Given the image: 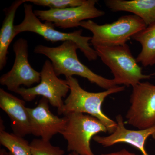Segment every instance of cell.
Segmentation results:
<instances>
[{"label": "cell", "instance_id": "obj_7", "mask_svg": "<svg viewBox=\"0 0 155 155\" xmlns=\"http://www.w3.org/2000/svg\"><path fill=\"white\" fill-rule=\"evenodd\" d=\"M40 73L41 81L36 86L30 88L20 87L16 93L27 102L31 101L36 97L41 96L47 99L51 105L58 109L59 115H62L64 104L63 99L67 97L70 91L67 80L58 77L49 60L45 61Z\"/></svg>", "mask_w": 155, "mask_h": 155}, {"label": "cell", "instance_id": "obj_13", "mask_svg": "<svg viewBox=\"0 0 155 155\" xmlns=\"http://www.w3.org/2000/svg\"><path fill=\"white\" fill-rule=\"evenodd\" d=\"M25 101L0 89V108L8 115L13 133L24 137L31 134L30 118Z\"/></svg>", "mask_w": 155, "mask_h": 155}, {"label": "cell", "instance_id": "obj_19", "mask_svg": "<svg viewBox=\"0 0 155 155\" xmlns=\"http://www.w3.org/2000/svg\"><path fill=\"white\" fill-rule=\"evenodd\" d=\"M85 0H26V2L34 5L48 7L51 10H61L78 7L83 4Z\"/></svg>", "mask_w": 155, "mask_h": 155}, {"label": "cell", "instance_id": "obj_22", "mask_svg": "<svg viewBox=\"0 0 155 155\" xmlns=\"http://www.w3.org/2000/svg\"><path fill=\"white\" fill-rule=\"evenodd\" d=\"M67 155H79L78 154L76 153L75 152H71L69 154Z\"/></svg>", "mask_w": 155, "mask_h": 155}, {"label": "cell", "instance_id": "obj_8", "mask_svg": "<svg viewBox=\"0 0 155 155\" xmlns=\"http://www.w3.org/2000/svg\"><path fill=\"white\" fill-rule=\"evenodd\" d=\"M130 106L126 114L129 125L138 130L155 126V85L140 82L132 87Z\"/></svg>", "mask_w": 155, "mask_h": 155}, {"label": "cell", "instance_id": "obj_14", "mask_svg": "<svg viewBox=\"0 0 155 155\" xmlns=\"http://www.w3.org/2000/svg\"><path fill=\"white\" fill-rule=\"evenodd\" d=\"M104 2L114 12L133 13L140 18L147 26L155 22V0H106Z\"/></svg>", "mask_w": 155, "mask_h": 155}, {"label": "cell", "instance_id": "obj_2", "mask_svg": "<svg viewBox=\"0 0 155 155\" xmlns=\"http://www.w3.org/2000/svg\"><path fill=\"white\" fill-rule=\"evenodd\" d=\"M69 87V94L64 101L62 114L64 116L74 113L87 114L99 120L110 134L117 126V122L104 114L102 106L108 96L124 91L125 86H117L105 91L91 92L81 87L78 80L73 77L66 78Z\"/></svg>", "mask_w": 155, "mask_h": 155}, {"label": "cell", "instance_id": "obj_9", "mask_svg": "<svg viewBox=\"0 0 155 155\" xmlns=\"http://www.w3.org/2000/svg\"><path fill=\"white\" fill-rule=\"evenodd\" d=\"M15 58L10 71L2 75L0 84L10 91L16 93L21 85L30 88L41 81L40 72L31 66L28 60V44L27 40L18 39L13 45Z\"/></svg>", "mask_w": 155, "mask_h": 155}, {"label": "cell", "instance_id": "obj_20", "mask_svg": "<svg viewBox=\"0 0 155 155\" xmlns=\"http://www.w3.org/2000/svg\"><path fill=\"white\" fill-rule=\"evenodd\" d=\"M100 155H139L134 153L130 152L127 150L122 149L118 151L115 152L103 154Z\"/></svg>", "mask_w": 155, "mask_h": 155}, {"label": "cell", "instance_id": "obj_1", "mask_svg": "<svg viewBox=\"0 0 155 155\" xmlns=\"http://www.w3.org/2000/svg\"><path fill=\"white\" fill-rule=\"evenodd\" d=\"M78 49L79 47L75 42L69 41L54 47L38 45L35 48L34 52L49 58L58 76L64 75L67 78L78 75L86 78L91 83L106 90L118 86L114 79L98 75L81 63L77 54Z\"/></svg>", "mask_w": 155, "mask_h": 155}, {"label": "cell", "instance_id": "obj_4", "mask_svg": "<svg viewBox=\"0 0 155 155\" xmlns=\"http://www.w3.org/2000/svg\"><path fill=\"white\" fill-rule=\"evenodd\" d=\"M24 19L20 24L14 26L15 36L25 31L37 34L46 40L52 42L72 41L78 45L79 49L89 61H95L97 58L96 51L91 46L89 41L91 37L82 35V30H76L69 33L61 32L54 28L51 22H42L37 17L31 4L24 5Z\"/></svg>", "mask_w": 155, "mask_h": 155}, {"label": "cell", "instance_id": "obj_15", "mask_svg": "<svg viewBox=\"0 0 155 155\" xmlns=\"http://www.w3.org/2000/svg\"><path fill=\"white\" fill-rule=\"evenodd\" d=\"M26 2V0H16L8 8L4 9L5 18L0 31V70L7 64V55L11 43L16 37L14 33V20L17 9Z\"/></svg>", "mask_w": 155, "mask_h": 155}, {"label": "cell", "instance_id": "obj_17", "mask_svg": "<svg viewBox=\"0 0 155 155\" xmlns=\"http://www.w3.org/2000/svg\"><path fill=\"white\" fill-rule=\"evenodd\" d=\"M0 143L11 155H31L30 143L23 137L4 129L0 130Z\"/></svg>", "mask_w": 155, "mask_h": 155}, {"label": "cell", "instance_id": "obj_6", "mask_svg": "<svg viewBox=\"0 0 155 155\" xmlns=\"http://www.w3.org/2000/svg\"><path fill=\"white\" fill-rule=\"evenodd\" d=\"M64 116L67 123L61 134L67 140L68 152L79 155H94L91 148V140L100 132H108L106 126L87 114L74 113Z\"/></svg>", "mask_w": 155, "mask_h": 155}, {"label": "cell", "instance_id": "obj_11", "mask_svg": "<svg viewBox=\"0 0 155 155\" xmlns=\"http://www.w3.org/2000/svg\"><path fill=\"white\" fill-rule=\"evenodd\" d=\"M48 101L42 97L34 108H27L30 118L31 134L50 141L54 135L61 134L67 123L64 116L60 118L50 110Z\"/></svg>", "mask_w": 155, "mask_h": 155}, {"label": "cell", "instance_id": "obj_5", "mask_svg": "<svg viewBox=\"0 0 155 155\" xmlns=\"http://www.w3.org/2000/svg\"><path fill=\"white\" fill-rule=\"evenodd\" d=\"M80 26L92 33L91 40L93 46H115L126 44L127 41L147 25L139 17L134 15L122 16L117 21L99 25L92 20L82 21Z\"/></svg>", "mask_w": 155, "mask_h": 155}, {"label": "cell", "instance_id": "obj_23", "mask_svg": "<svg viewBox=\"0 0 155 155\" xmlns=\"http://www.w3.org/2000/svg\"><path fill=\"white\" fill-rule=\"evenodd\" d=\"M153 138L155 140V134L153 136Z\"/></svg>", "mask_w": 155, "mask_h": 155}, {"label": "cell", "instance_id": "obj_3", "mask_svg": "<svg viewBox=\"0 0 155 155\" xmlns=\"http://www.w3.org/2000/svg\"><path fill=\"white\" fill-rule=\"evenodd\" d=\"M98 57L107 66L114 75L116 85L134 86L141 81L150 79L153 75H145L132 55L127 44L105 46L93 47Z\"/></svg>", "mask_w": 155, "mask_h": 155}, {"label": "cell", "instance_id": "obj_12", "mask_svg": "<svg viewBox=\"0 0 155 155\" xmlns=\"http://www.w3.org/2000/svg\"><path fill=\"white\" fill-rule=\"evenodd\" d=\"M117 126L114 132L107 136L96 135L93 139L104 147L112 146L121 143H127L140 151L142 155H150L145 148L147 139L155 134V126L143 130H132L125 127L121 115L116 116Z\"/></svg>", "mask_w": 155, "mask_h": 155}, {"label": "cell", "instance_id": "obj_18", "mask_svg": "<svg viewBox=\"0 0 155 155\" xmlns=\"http://www.w3.org/2000/svg\"><path fill=\"white\" fill-rule=\"evenodd\" d=\"M31 155H64L65 152L60 147L54 146L49 140L34 139L30 143Z\"/></svg>", "mask_w": 155, "mask_h": 155}, {"label": "cell", "instance_id": "obj_16", "mask_svg": "<svg viewBox=\"0 0 155 155\" xmlns=\"http://www.w3.org/2000/svg\"><path fill=\"white\" fill-rule=\"evenodd\" d=\"M132 38L141 45V51L136 58L137 63L144 67L155 65V22L136 34Z\"/></svg>", "mask_w": 155, "mask_h": 155}, {"label": "cell", "instance_id": "obj_21", "mask_svg": "<svg viewBox=\"0 0 155 155\" xmlns=\"http://www.w3.org/2000/svg\"><path fill=\"white\" fill-rule=\"evenodd\" d=\"M0 155H11L10 153L8 152L5 150L2 149L0 150Z\"/></svg>", "mask_w": 155, "mask_h": 155}, {"label": "cell", "instance_id": "obj_10", "mask_svg": "<svg viewBox=\"0 0 155 155\" xmlns=\"http://www.w3.org/2000/svg\"><path fill=\"white\" fill-rule=\"evenodd\" d=\"M96 0H85L82 5L61 10H35L34 14L41 20L52 23L61 28L80 26L81 22L86 19L102 17L104 11L95 7Z\"/></svg>", "mask_w": 155, "mask_h": 155}]
</instances>
